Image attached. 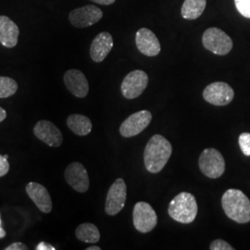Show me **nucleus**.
I'll use <instances>...</instances> for the list:
<instances>
[{"label": "nucleus", "instance_id": "2f4dec72", "mask_svg": "<svg viewBox=\"0 0 250 250\" xmlns=\"http://www.w3.org/2000/svg\"><path fill=\"white\" fill-rule=\"evenodd\" d=\"M86 250H101V249L99 247H96V246H93V247H89L87 248Z\"/></svg>", "mask_w": 250, "mask_h": 250}, {"label": "nucleus", "instance_id": "7ed1b4c3", "mask_svg": "<svg viewBox=\"0 0 250 250\" xmlns=\"http://www.w3.org/2000/svg\"><path fill=\"white\" fill-rule=\"evenodd\" d=\"M198 207L194 195L182 192L170 202L168 212L174 221L180 224L193 223L197 217Z\"/></svg>", "mask_w": 250, "mask_h": 250}, {"label": "nucleus", "instance_id": "0eeeda50", "mask_svg": "<svg viewBox=\"0 0 250 250\" xmlns=\"http://www.w3.org/2000/svg\"><path fill=\"white\" fill-rule=\"evenodd\" d=\"M148 84V76L141 70L128 73L121 85V91L125 99H134L143 94Z\"/></svg>", "mask_w": 250, "mask_h": 250}, {"label": "nucleus", "instance_id": "423d86ee", "mask_svg": "<svg viewBox=\"0 0 250 250\" xmlns=\"http://www.w3.org/2000/svg\"><path fill=\"white\" fill-rule=\"evenodd\" d=\"M134 228L138 232H151L158 224V216L154 208L146 202L140 201L134 205L133 210Z\"/></svg>", "mask_w": 250, "mask_h": 250}, {"label": "nucleus", "instance_id": "aec40b11", "mask_svg": "<svg viewBox=\"0 0 250 250\" xmlns=\"http://www.w3.org/2000/svg\"><path fill=\"white\" fill-rule=\"evenodd\" d=\"M207 0H185L182 6V16L187 20H196L204 12Z\"/></svg>", "mask_w": 250, "mask_h": 250}, {"label": "nucleus", "instance_id": "9b49d317", "mask_svg": "<svg viewBox=\"0 0 250 250\" xmlns=\"http://www.w3.org/2000/svg\"><path fill=\"white\" fill-rule=\"evenodd\" d=\"M102 17L103 12L101 9L94 5H87L73 9L69 15V20L73 26L85 28L96 24Z\"/></svg>", "mask_w": 250, "mask_h": 250}, {"label": "nucleus", "instance_id": "f03ea898", "mask_svg": "<svg viewBox=\"0 0 250 250\" xmlns=\"http://www.w3.org/2000/svg\"><path fill=\"white\" fill-rule=\"evenodd\" d=\"M222 206L225 214L237 224L250 222V200L241 190L228 189L222 197Z\"/></svg>", "mask_w": 250, "mask_h": 250}, {"label": "nucleus", "instance_id": "20e7f679", "mask_svg": "<svg viewBox=\"0 0 250 250\" xmlns=\"http://www.w3.org/2000/svg\"><path fill=\"white\" fill-rule=\"evenodd\" d=\"M202 43L207 50L219 56L230 53L232 48L231 37L223 30L216 27L206 30L202 36Z\"/></svg>", "mask_w": 250, "mask_h": 250}, {"label": "nucleus", "instance_id": "393cba45", "mask_svg": "<svg viewBox=\"0 0 250 250\" xmlns=\"http://www.w3.org/2000/svg\"><path fill=\"white\" fill-rule=\"evenodd\" d=\"M210 250H234L230 244L223 239H216L209 246Z\"/></svg>", "mask_w": 250, "mask_h": 250}, {"label": "nucleus", "instance_id": "1a4fd4ad", "mask_svg": "<svg viewBox=\"0 0 250 250\" xmlns=\"http://www.w3.org/2000/svg\"><path fill=\"white\" fill-rule=\"evenodd\" d=\"M233 98V89L224 82L212 83L203 91V99L214 106H226L232 102Z\"/></svg>", "mask_w": 250, "mask_h": 250}, {"label": "nucleus", "instance_id": "dca6fc26", "mask_svg": "<svg viewBox=\"0 0 250 250\" xmlns=\"http://www.w3.org/2000/svg\"><path fill=\"white\" fill-rule=\"evenodd\" d=\"M26 193L42 212L49 213L52 210L51 197L44 186L31 182L26 186Z\"/></svg>", "mask_w": 250, "mask_h": 250}, {"label": "nucleus", "instance_id": "c756f323", "mask_svg": "<svg viewBox=\"0 0 250 250\" xmlns=\"http://www.w3.org/2000/svg\"><path fill=\"white\" fill-rule=\"evenodd\" d=\"M7 118V112L5 109L0 107V123H2Z\"/></svg>", "mask_w": 250, "mask_h": 250}, {"label": "nucleus", "instance_id": "6ab92c4d", "mask_svg": "<svg viewBox=\"0 0 250 250\" xmlns=\"http://www.w3.org/2000/svg\"><path fill=\"white\" fill-rule=\"evenodd\" d=\"M67 125L72 133L80 136L89 134L93 127L89 118L82 114L70 115L67 119Z\"/></svg>", "mask_w": 250, "mask_h": 250}, {"label": "nucleus", "instance_id": "7c9ffc66", "mask_svg": "<svg viewBox=\"0 0 250 250\" xmlns=\"http://www.w3.org/2000/svg\"><path fill=\"white\" fill-rule=\"evenodd\" d=\"M1 224H2V222H1V217H0V239L6 236V232H5V230L1 227Z\"/></svg>", "mask_w": 250, "mask_h": 250}, {"label": "nucleus", "instance_id": "4468645a", "mask_svg": "<svg viewBox=\"0 0 250 250\" xmlns=\"http://www.w3.org/2000/svg\"><path fill=\"white\" fill-rule=\"evenodd\" d=\"M135 44L138 50L147 57H155L161 52V44L158 37L147 28H141L136 32Z\"/></svg>", "mask_w": 250, "mask_h": 250}, {"label": "nucleus", "instance_id": "c85d7f7f", "mask_svg": "<svg viewBox=\"0 0 250 250\" xmlns=\"http://www.w3.org/2000/svg\"><path fill=\"white\" fill-rule=\"evenodd\" d=\"M90 1H92V2H94V3H97V4H99V5L108 6V5L113 4L116 0H90Z\"/></svg>", "mask_w": 250, "mask_h": 250}, {"label": "nucleus", "instance_id": "39448f33", "mask_svg": "<svg viewBox=\"0 0 250 250\" xmlns=\"http://www.w3.org/2000/svg\"><path fill=\"white\" fill-rule=\"evenodd\" d=\"M198 165L201 172L210 179L219 178L225 171L224 156L215 148H206L199 157Z\"/></svg>", "mask_w": 250, "mask_h": 250}, {"label": "nucleus", "instance_id": "a878e982", "mask_svg": "<svg viewBox=\"0 0 250 250\" xmlns=\"http://www.w3.org/2000/svg\"><path fill=\"white\" fill-rule=\"evenodd\" d=\"M8 155H0V177L6 175L9 170V163L8 161Z\"/></svg>", "mask_w": 250, "mask_h": 250}, {"label": "nucleus", "instance_id": "6e6552de", "mask_svg": "<svg viewBox=\"0 0 250 250\" xmlns=\"http://www.w3.org/2000/svg\"><path fill=\"white\" fill-rule=\"evenodd\" d=\"M127 197V188L125 180L118 178L108 189L105 210L109 216H114L125 208Z\"/></svg>", "mask_w": 250, "mask_h": 250}, {"label": "nucleus", "instance_id": "4be33fe9", "mask_svg": "<svg viewBox=\"0 0 250 250\" xmlns=\"http://www.w3.org/2000/svg\"><path fill=\"white\" fill-rule=\"evenodd\" d=\"M18 90V83L16 81L0 76V99H7L13 96Z\"/></svg>", "mask_w": 250, "mask_h": 250}, {"label": "nucleus", "instance_id": "ddd939ff", "mask_svg": "<svg viewBox=\"0 0 250 250\" xmlns=\"http://www.w3.org/2000/svg\"><path fill=\"white\" fill-rule=\"evenodd\" d=\"M34 134L39 140L49 146L59 147L62 144L63 136L61 130L49 121H39L34 128Z\"/></svg>", "mask_w": 250, "mask_h": 250}, {"label": "nucleus", "instance_id": "412c9836", "mask_svg": "<svg viewBox=\"0 0 250 250\" xmlns=\"http://www.w3.org/2000/svg\"><path fill=\"white\" fill-rule=\"evenodd\" d=\"M75 235L80 241L90 244L98 243L100 239V232L98 227L90 223L80 224L75 230Z\"/></svg>", "mask_w": 250, "mask_h": 250}, {"label": "nucleus", "instance_id": "f257e3e1", "mask_svg": "<svg viewBox=\"0 0 250 250\" xmlns=\"http://www.w3.org/2000/svg\"><path fill=\"white\" fill-rule=\"evenodd\" d=\"M171 144L161 134H155L146 144L144 152L146 169L151 173H158L165 167L171 156Z\"/></svg>", "mask_w": 250, "mask_h": 250}, {"label": "nucleus", "instance_id": "9d476101", "mask_svg": "<svg viewBox=\"0 0 250 250\" xmlns=\"http://www.w3.org/2000/svg\"><path fill=\"white\" fill-rule=\"evenodd\" d=\"M152 120L148 110H141L128 117L120 127V134L124 137H133L138 135L149 125Z\"/></svg>", "mask_w": 250, "mask_h": 250}, {"label": "nucleus", "instance_id": "5701e85b", "mask_svg": "<svg viewBox=\"0 0 250 250\" xmlns=\"http://www.w3.org/2000/svg\"><path fill=\"white\" fill-rule=\"evenodd\" d=\"M238 144L243 154L250 157V133H243L238 137Z\"/></svg>", "mask_w": 250, "mask_h": 250}, {"label": "nucleus", "instance_id": "f3484780", "mask_svg": "<svg viewBox=\"0 0 250 250\" xmlns=\"http://www.w3.org/2000/svg\"><path fill=\"white\" fill-rule=\"evenodd\" d=\"M113 47V38L109 33L102 32L95 37L90 46V56L95 62H103Z\"/></svg>", "mask_w": 250, "mask_h": 250}, {"label": "nucleus", "instance_id": "cd10ccee", "mask_svg": "<svg viewBox=\"0 0 250 250\" xmlns=\"http://www.w3.org/2000/svg\"><path fill=\"white\" fill-rule=\"evenodd\" d=\"M36 250H55V248L53 246L45 243V242H41L40 244L37 245L36 247Z\"/></svg>", "mask_w": 250, "mask_h": 250}, {"label": "nucleus", "instance_id": "bb28decb", "mask_svg": "<svg viewBox=\"0 0 250 250\" xmlns=\"http://www.w3.org/2000/svg\"><path fill=\"white\" fill-rule=\"evenodd\" d=\"M26 245L22 244V243H20V242H16V243H13L11 245H9V247H7L5 250H27Z\"/></svg>", "mask_w": 250, "mask_h": 250}, {"label": "nucleus", "instance_id": "a211bd4d", "mask_svg": "<svg viewBox=\"0 0 250 250\" xmlns=\"http://www.w3.org/2000/svg\"><path fill=\"white\" fill-rule=\"evenodd\" d=\"M20 30L13 21L7 16H0V43L5 47L12 48L18 43Z\"/></svg>", "mask_w": 250, "mask_h": 250}, {"label": "nucleus", "instance_id": "2eb2a0df", "mask_svg": "<svg viewBox=\"0 0 250 250\" xmlns=\"http://www.w3.org/2000/svg\"><path fill=\"white\" fill-rule=\"evenodd\" d=\"M64 83L73 96L79 99H83L89 92V83L85 75L79 70L72 69L65 72Z\"/></svg>", "mask_w": 250, "mask_h": 250}, {"label": "nucleus", "instance_id": "b1692460", "mask_svg": "<svg viewBox=\"0 0 250 250\" xmlns=\"http://www.w3.org/2000/svg\"><path fill=\"white\" fill-rule=\"evenodd\" d=\"M234 4L242 16L250 19V0H234Z\"/></svg>", "mask_w": 250, "mask_h": 250}, {"label": "nucleus", "instance_id": "f8f14e48", "mask_svg": "<svg viewBox=\"0 0 250 250\" xmlns=\"http://www.w3.org/2000/svg\"><path fill=\"white\" fill-rule=\"evenodd\" d=\"M65 180L68 185L79 193H84L89 188V176L84 166L80 162H72L65 170Z\"/></svg>", "mask_w": 250, "mask_h": 250}]
</instances>
